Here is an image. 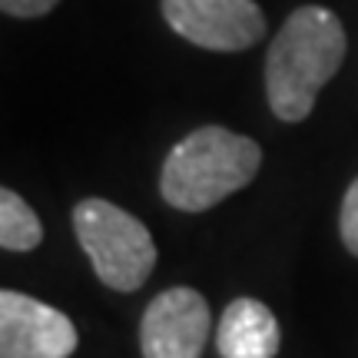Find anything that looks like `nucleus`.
I'll return each mask as SVG.
<instances>
[{
    "instance_id": "nucleus-1",
    "label": "nucleus",
    "mask_w": 358,
    "mask_h": 358,
    "mask_svg": "<svg viewBox=\"0 0 358 358\" xmlns=\"http://www.w3.org/2000/svg\"><path fill=\"white\" fill-rule=\"evenodd\" d=\"M345 27L329 7H299L279 27L266 57V96L282 123H302L319 90L345 60Z\"/></svg>"
},
{
    "instance_id": "nucleus-2",
    "label": "nucleus",
    "mask_w": 358,
    "mask_h": 358,
    "mask_svg": "<svg viewBox=\"0 0 358 358\" xmlns=\"http://www.w3.org/2000/svg\"><path fill=\"white\" fill-rule=\"evenodd\" d=\"M262 166L256 140L226 127H199L169 150L159 192L179 213H206L245 189Z\"/></svg>"
},
{
    "instance_id": "nucleus-3",
    "label": "nucleus",
    "mask_w": 358,
    "mask_h": 358,
    "mask_svg": "<svg viewBox=\"0 0 358 358\" xmlns=\"http://www.w3.org/2000/svg\"><path fill=\"white\" fill-rule=\"evenodd\" d=\"M73 232L106 289L136 292L153 275L156 243L150 229L127 209L96 196L83 199L73 209Z\"/></svg>"
},
{
    "instance_id": "nucleus-4",
    "label": "nucleus",
    "mask_w": 358,
    "mask_h": 358,
    "mask_svg": "<svg viewBox=\"0 0 358 358\" xmlns=\"http://www.w3.org/2000/svg\"><path fill=\"white\" fill-rule=\"evenodd\" d=\"M163 17L182 40L216 53L249 50L266 37L256 0H163Z\"/></svg>"
},
{
    "instance_id": "nucleus-5",
    "label": "nucleus",
    "mask_w": 358,
    "mask_h": 358,
    "mask_svg": "<svg viewBox=\"0 0 358 358\" xmlns=\"http://www.w3.org/2000/svg\"><path fill=\"white\" fill-rule=\"evenodd\" d=\"M209 332V302L189 285H173L143 312L140 352L143 358H203Z\"/></svg>"
},
{
    "instance_id": "nucleus-6",
    "label": "nucleus",
    "mask_w": 358,
    "mask_h": 358,
    "mask_svg": "<svg viewBox=\"0 0 358 358\" xmlns=\"http://www.w3.org/2000/svg\"><path fill=\"white\" fill-rule=\"evenodd\" d=\"M77 329L60 308L24 292H0V358H70Z\"/></svg>"
},
{
    "instance_id": "nucleus-7",
    "label": "nucleus",
    "mask_w": 358,
    "mask_h": 358,
    "mask_svg": "<svg viewBox=\"0 0 358 358\" xmlns=\"http://www.w3.org/2000/svg\"><path fill=\"white\" fill-rule=\"evenodd\" d=\"M282 345L279 319L259 299H232L216 325L219 358H275Z\"/></svg>"
},
{
    "instance_id": "nucleus-8",
    "label": "nucleus",
    "mask_w": 358,
    "mask_h": 358,
    "mask_svg": "<svg viewBox=\"0 0 358 358\" xmlns=\"http://www.w3.org/2000/svg\"><path fill=\"white\" fill-rule=\"evenodd\" d=\"M43 239L37 213L27 206L24 196H17L10 186L0 189V245L7 252H30Z\"/></svg>"
},
{
    "instance_id": "nucleus-9",
    "label": "nucleus",
    "mask_w": 358,
    "mask_h": 358,
    "mask_svg": "<svg viewBox=\"0 0 358 358\" xmlns=\"http://www.w3.org/2000/svg\"><path fill=\"white\" fill-rule=\"evenodd\" d=\"M338 232H342V243L348 252L358 256V179L345 189L342 213H338Z\"/></svg>"
},
{
    "instance_id": "nucleus-10",
    "label": "nucleus",
    "mask_w": 358,
    "mask_h": 358,
    "mask_svg": "<svg viewBox=\"0 0 358 358\" xmlns=\"http://www.w3.org/2000/svg\"><path fill=\"white\" fill-rule=\"evenodd\" d=\"M60 0H0V7L7 17H17V20H34V17H43L50 13Z\"/></svg>"
}]
</instances>
